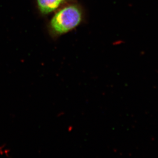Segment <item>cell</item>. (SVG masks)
Listing matches in <instances>:
<instances>
[{
	"label": "cell",
	"mask_w": 158,
	"mask_h": 158,
	"mask_svg": "<svg viewBox=\"0 0 158 158\" xmlns=\"http://www.w3.org/2000/svg\"><path fill=\"white\" fill-rule=\"evenodd\" d=\"M84 11L77 4L68 5L57 11L51 19L49 27L55 36L62 35L76 28L84 19Z\"/></svg>",
	"instance_id": "6da1fadb"
},
{
	"label": "cell",
	"mask_w": 158,
	"mask_h": 158,
	"mask_svg": "<svg viewBox=\"0 0 158 158\" xmlns=\"http://www.w3.org/2000/svg\"><path fill=\"white\" fill-rule=\"evenodd\" d=\"M64 0H36L39 10L43 15L50 14L56 10Z\"/></svg>",
	"instance_id": "7a4b0ae2"
}]
</instances>
